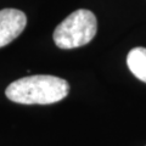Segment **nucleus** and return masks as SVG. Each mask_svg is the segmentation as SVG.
<instances>
[{
  "label": "nucleus",
  "instance_id": "f257e3e1",
  "mask_svg": "<svg viewBox=\"0 0 146 146\" xmlns=\"http://www.w3.org/2000/svg\"><path fill=\"white\" fill-rule=\"evenodd\" d=\"M70 93L68 82L55 76L36 74L12 82L6 88L9 100L23 105H50L65 99Z\"/></svg>",
  "mask_w": 146,
  "mask_h": 146
},
{
  "label": "nucleus",
  "instance_id": "7ed1b4c3",
  "mask_svg": "<svg viewBox=\"0 0 146 146\" xmlns=\"http://www.w3.org/2000/svg\"><path fill=\"white\" fill-rule=\"evenodd\" d=\"M27 26L26 13L17 9L0 10V48L13 42Z\"/></svg>",
  "mask_w": 146,
  "mask_h": 146
},
{
  "label": "nucleus",
  "instance_id": "20e7f679",
  "mask_svg": "<svg viewBox=\"0 0 146 146\" xmlns=\"http://www.w3.org/2000/svg\"><path fill=\"white\" fill-rule=\"evenodd\" d=\"M127 65L136 78L146 83V48L131 49L127 56Z\"/></svg>",
  "mask_w": 146,
  "mask_h": 146
},
{
  "label": "nucleus",
  "instance_id": "f03ea898",
  "mask_svg": "<svg viewBox=\"0 0 146 146\" xmlns=\"http://www.w3.org/2000/svg\"><path fill=\"white\" fill-rule=\"evenodd\" d=\"M98 21L91 11L79 9L67 16L54 31V42L60 49H76L90 43L96 35Z\"/></svg>",
  "mask_w": 146,
  "mask_h": 146
}]
</instances>
